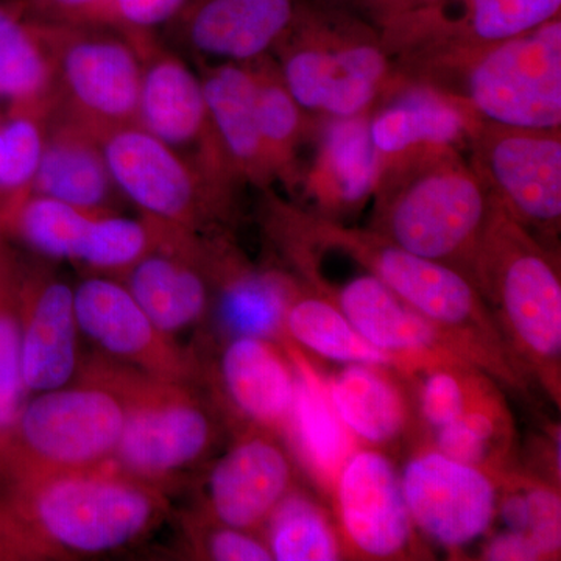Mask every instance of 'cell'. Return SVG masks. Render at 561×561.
<instances>
[{"mask_svg":"<svg viewBox=\"0 0 561 561\" xmlns=\"http://www.w3.org/2000/svg\"><path fill=\"white\" fill-rule=\"evenodd\" d=\"M265 219L273 239L335 250L356 261L402 301L437 324L461 356L479 370L508 389L529 390V382L513 364L489 306L463 273L416 256L371 228L346 227L343 221L324 219L276 198L267 202Z\"/></svg>","mask_w":561,"mask_h":561,"instance_id":"6da1fadb","label":"cell"},{"mask_svg":"<svg viewBox=\"0 0 561 561\" xmlns=\"http://www.w3.org/2000/svg\"><path fill=\"white\" fill-rule=\"evenodd\" d=\"M471 280L513 364L560 405L561 279L556 254L494 202Z\"/></svg>","mask_w":561,"mask_h":561,"instance_id":"7a4b0ae2","label":"cell"},{"mask_svg":"<svg viewBox=\"0 0 561 561\" xmlns=\"http://www.w3.org/2000/svg\"><path fill=\"white\" fill-rule=\"evenodd\" d=\"M164 493L103 465L21 483L0 496L57 560L119 551L142 540L165 518Z\"/></svg>","mask_w":561,"mask_h":561,"instance_id":"3957f363","label":"cell"},{"mask_svg":"<svg viewBox=\"0 0 561 561\" xmlns=\"http://www.w3.org/2000/svg\"><path fill=\"white\" fill-rule=\"evenodd\" d=\"M375 197L373 231L471 279L494 201L457 150L421 154L383 169Z\"/></svg>","mask_w":561,"mask_h":561,"instance_id":"277c9868","label":"cell"},{"mask_svg":"<svg viewBox=\"0 0 561 561\" xmlns=\"http://www.w3.org/2000/svg\"><path fill=\"white\" fill-rule=\"evenodd\" d=\"M125 419L124 397L81 362L76 381L22 404L0 448V491L110 465Z\"/></svg>","mask_w":561,"mask_h":561,"instance_id":"5b68a950","label":"cell"},{"mask_svg":"<svg viewBox=\"0 0 561 561\" xmlns=\"http://www.w3.org/2000/svg\"><path fill=\"white\" fill-rule=\"evenodd\" d=\"M83 364L127 402L111 467L165 490V483L197 467L216 448L224 419L197 383L157 378L102 354Z\"/></svg>","mask_w":561,"mask_h":561,"instance_id":"8992f818","label":"cell"},{"mask_svg":"<svg viewBox=\"0 0 561 561\" xmlns=\"http://www.w3.org/2000/svg\"><path fill=\"white\" fill-rule=\"evenodd\" d=\"M463 76L460 98L482 121L513 128L560 130L561 21L515 38L438 58Z\"/></svg>","mask_w":561,"mask_h":561,"instance_id":"52a82bcc","label":"cell"},{"mask_svg":"<svg viewBox=\"0 0 561 561\" xmlns=\"http://www.w3.org/2000/svg\"><path fill=\"white\" fill-rule=\"evenodd\" d=\"M99 139L117 191L147 219L205 236L230 219L232 187L209 179L138 124Z\"/></svg>","mask_w":561,"mask_h":561,"instance_id":"ba28073f","label":"cell"},{"mask_svg":"<svg viewBox=\"0 0 561 561\" xmlns=\"http://www.w3.org/2000/svg\"><path fill=\"white\" fill-rule=\"evenodd\" d=\"M55 108L95 135L136 124L142 54L139 41L99 31H50L43 38Z\"/></svg>","mask_w":561,"mask_h":561,"instance_id":"9c48e42d","label":"cell"},{"mask_svg":"<svg viewBox=\"0 0 561 561\" xmlns=\"http://www.w3.org/2000/svg\"><path fill=\"white\" fill-rule=\"evenodd\" d=\"M468 144L471 168L496 205L540 241L556 239L561 225L560 130L482 121Z\"/></svg>","mask_w":561,"mask_h":561,"instance_id":"30bf717a","label":"cell"},{"mask_svg":"<svg viewBox=\"0 0 561 561\" xmlns=\"http://www.w3.org/2000/svg\"><path fill=\"white\" fill-rule=\"evenodd\" d=\"M22 241L38 256L69 261L95 273L119 276L161 238L157 221L116 213H88L31 194L7 214Z\"/></svg>","mask_w":561,"mask_h":561,"instance_id":"8fae6325","label":"cell"},{"mask_svg":"<svg viewBox=\"0 0 561 561\" xmlns=\"http://www.w3.org/2000/svg\"><path fill=\"white\" fill-rule=\"evenodd\" d=\"M345 559H420L421 546L389 453L359 446L343 465L331 500Z\"/></svg>","mask_w":561,"mask_h":561,"instance_id":"7c38bea8","label":"cell"},{"mask_svg":"<svg viewBox=\"0 0 561 561\" xmlns=\"http://www.w3.org/2000/svg\"><path fill=\"white\" fill-rule=\"evenodd\" d=\"M401 472L402 491L420 537L460 552L490 534L496 522L497 479L421 443Z\"/></svg>","mask_w":561,"mask_h":561,"instance_id":"4fadbf2b","label":"cell"},{"mask_svg":"<svg viewBox=\"0 0 561 561\" xmlns=\"http://www.w3.org/2000/svg\"><path fill=\"white\" fill-rule=\"evenodd\" d=\"M73 290L80 334L94 343L102 356L157 378L202 381L203 364L197 354L161 331L116 276L94 273Z\"/></svg>","mask_w":561,"mask_h":561,"instance_id":"5bb4252c","label":"cell"},{"mask_svg":"<svg viewBox=\"0 0 561 561\" xmlns=\"http://www.w3.org/2000/svg\"><path fill=\"white\" fill-rule=\"evenodd\" d=\"M138 41L142 77L136 124L209 179L232 187L238 180L214 135L201 76L176 51Z\"/></svg>","mask_w":561,"mask_h":561,"instance_id":"9a60e30c","label":"cell"},{"mask_svg":"<svg viewBox=\"0 0 561 561\" xmlns=\"http://www.w3.org/2000/svg\"><path fill=\"white\" fill-rule=\"evenodd\" d=\"M300 280L330 298L371 345L393 357L404 379L438 364H470L437 324L371 273H362L339 286L316 275Z\"/></svg>","mask_w":561,"mask_h":561,"instance_id":"2e32d148","label":"cell"},{"mask_svg":"<svg viewBox=\"0 0 561 561\" xmlns=\"http://www.w3.org/2000/svg\"><path fill=\"white\" fill-rule=\"evenodd\" d=\"M203 379L236 432L264 431L283 440L295 394V371L283 346L257 337L224 339L214 360L203 365Z\"/></svg>","mask_w":561,"mask_h":561,"instance_id":"e0dca14e","label":"cell"},{"mask_svg":"<svg viewBox=\"0 0 561 561\" xmlns=\"http://www.w3.org/2000/svg\"><path fill=\"white\" fill-rule=\"evenodd\" d=\"M561 0H437L383 20L394 43L438 58L515 38L560 18Z\"/></svg>","mask_w":561,"mask_h":561,"instance_id":"ac0fdd59","label":"cell"},{"mask_svg":"<svg viewBox=\"0 0 561 561\" xmlns=\"http://www.w3.org/2000/svg\"><path fill=\"white\" fill-rule=\"evenodd\" d=\"M297 471L278 435L236 432L228 451L210 467L202 512L236 529L261 534L276 505L297 486Z\"/></svg>","mask_w":561,"mask_h":561,"instance_id":"d6986e66","label":"cell"},{"mask_svg":"<svg viewBox=\"0 0 561 561\" xmlns=\"http://www.w3.org/2000/svg\"><path fill=\"white\" fill-rule=\"evenodd\" d=\"M116 278L153 323L176 339L210 312L208 236L168 227L160 243Z\"/></svg>","mask_w":561,"mask_h":561,"instance_id":"ffe728a7","label":"cell"},{"mask_svg":"<svg viewBox=\"0 0 561 561\" xmlns=\"http://www.w3.org/2000/svg\"><path fill=\"white\" fill-rule=\"evenodd\" d=\"M80 335L73 286L49 265L22 267L21 370L27 397L79 378Z\"/></svg>","mask_w":561,"mask_h":561,"instance_id":"44dd1931","label":"cell"},{"mask_svg":"<svg viewBox=\"0 0 561 561\" xmlns=\"http://www.w3.org/2000/svg\"><path fill=\"white\" fill-rule=\"evenodd\" d=\"M397 91L393 101L368 116V131L383 169L421 154L457 150L470 142L482 122L463 98L432 83Z\"/></svg>","mask_w":561,"mask_h":561,"instance_id":"7402d4cb","label":"cell"},{"mask_svg":"<svg viewBox=\"0 0 561 561\" xmlns=\"http://www.w3.org/2000/svg\"><path fill=\"white\" fill-rule=\"evenodd\" d=\"M209 271L219 341L230 337L265 339L283 345L284 319L298 280L273 268H254L230 242L209 236Z\"/></svg>","mask_w":561,"mask_h":561,"instance_id":"603a6c76","label":"cell"},{"mask_svg":"<svg viewBox=\"0 0 561 561\" xmlns=\"http://www.w3.org/2000/svg\"><path fill=\"white\" fill-rule=\"evenodd\" d=\"M295 371V394L283 442L297 470L331 500L335 479L359 443L332 405L324 373L294 343H283Z\"/></svg>","mask_w":561,"mask_h":561,"instance_id":"cb8c5ba5","label":"cell"},{"mask_svg":"<svg viewBox=\"0 0 561 561\" xmlns=\"http://www.w3.org/2000/svg\"><path fill=\"white\" fill-rule=\"evenodd\" d=\"M335 412L365 448L393 451L420 445L411 390L400 373L373 364H342L324 375Z\"/></svg>","mask_w":561,"mask_h":561,"instance_id":"d4e9b609","label":"cell"},{"mask_svg":"<svg viewBox=\"0 0 561 561\" xmlns=\"http://www.w3.org/2000/svg\"><path fill=\"white\" fill-rule=\"evenodd\" d=\"M381 154L373 146L368 114L348 119L327 117L316 160L302 181L311 213L343 221L364 208L379 190Z\"/></svg>","mask_w":561,"mask_h":561,"instance_id":"484cf974","label":"cell"},{"mask_svg":"<svg viewBox=\"0 0 561 561\" xmlns=\"http://www.w3.org/2000/svg\"><path fill=\"white\" fill-rule=\"evenodd\" d=\"M300 16L297 0H202L184 38L201 57L249 65L279 47Z\"/></svg>","mask_w":561,"mask_h":561,"instance_id":"4316f807","label":"cell"},{"mask_svg":"<svg viewBox=\"0 0 561 561\" xmlns=\"http://www.w3.org/2000/svg\"><path fill=\"white\" fill-rule=\"evenodd\" d=\"M32 194L88 213H116L121 194L111 176L101 139L83 124L51 108Z\"/></svg>","mask_w":561,"mask_h":561,"instance_id":"83f0119b","label":"cell"},{"mask_svg":"<svg viewBox=\"0 0 561 561\" xmlns=\"http://www.w3.org/2000/svg\"><path fill=\"white\" fill-rule=\"evenodd\" d=\"M210 125L238 181L267 186L273 179L256 116L253 70L241 62H221L201 76Z\"/></svg>","mask_w":561,"mask_h":561,"instance_id":"f1b7e54d","label":"cell"},{"mask_svg":"<svg viewBox=\"0 0 561 561\" xmlns=\"http://www.w3.org/2000/svg\"><path fill=\"white\" fill-rule=\"evenodd\" d=\"M284 334L286 342L320 359L341 365H383L397 370L393 357L371 345L330 298L302 280L287 306Z\"/></svg>","mask_w":561,"mask_h":561,"instance_id":"f546056e","label":"cell"},{"mask_svg":"<svg viewBox=\"0 0 561 561\" xmlns=\"http://www.w3.org/2000/svg\"><path fill=\"white\" fill-rule=\"evenodd\" d=\"M426 445L496 479L518 467L515 421L501 389L435 431Z\"/></svg>","mask_w":561,"mask_h":561,"instance_id":"4dcf8cb0","label":"cell"},{"mask_svg":"<svg viewBox=\"0 0 561 561\" xmlns=\"http://www.w3.org/2000/svg\"><path fill=\"white\" fill-rule=\"evenodd\" d=\"M272 560L345 559L337 523L316 496L294 486L276 505L261 530Z\"/></svg>","mask_w":561,"mask_h":561,"instance_id":"1f68e13d","label":"cell"},{"mask_svg":"<svg viewBox=\"0 0 561 561\" xmlns=\"http://www.w3.org/2000/svg\"><path fill=\"white\" fill-rule=\"evenodd\" d=\"M250 66L256 83L257 127L273 179L294 186L298 180V147L309 130L306 111L291 98L278 65L271 58Z\"/></svg>","mask_w":561,"mask_h":561,"instance_id":"d6a6232c","label":"cell"},{"mask_svg":"<svg viewBox=\"0 0 561 561\" xmlns=\"http://www.w3.org/2000/svg\"><path fill=\"white\" fill-rule=\"evenodd\" d=\"M405 382L415 408L420 445L500 389V383L470 364L434 365L413 373Z\"/></svg>","mask_w":561,"mask_h":561,"instance_id":"836d02e7","label":"cell"},{"mask_svg":"<svg viewBox=\"0 0 561 561\" xmlns=\"http://www.w3.org/2000/svg\"><path fill=\"white\" fill-rule=\"evenodd\" d=\"M0 98L20 108L55 106L54 73L43 39L0 10Z\"/></svg>","mask_w":561,"mask_h":561,"instance_id":"e575fe53","label":"cell"},{"mask_svg":"<svg viewBox=\"0 0 561 561\" xmlns=\"http://www.w3.org/2000/svg\"><path fill=\"white\" fill-rule=\"evenodd\" d=\"M21 273L0 247V448L27 400L21 370Z\"/></svg>","mask_w":561,"mask_h":561,"instance_id":"d590c367","label":"cell"},{"mask_svg":"<svg viewBox=\"0 0 561 561\" xmlns=\"http://www.w3.org/2000/svg\"><path fill=\"white\" fill-rule=\"evenodd\" d=\"M300 39L287 43L278 65L291 98L309 113H320L335 79L342 76L332 43L308 24Z\"/></svg>","mask_w":561,"mask_h":561,"instance_id":"8d00e7d4","label":"cell"},{"mask_svg":"<svg viewBox=\"0 0 561 561\" xmlns=\"http://www.w3.org/2000/svg\"><path fill=\"white\" fill-rule=\"evenodd\" d=\"M51 110L20 108L0 136V192L13 197L11 209L32 194ZM9 210V213H10ZM7 213V214H9Z\"/></svg>","mask_w":561,"mask_h":561,"instance_id":"74e56055","label":"cell"},{"mask_svg":"<svg viewBox=\"0 0 561 561\" xmlns=\"http://www.w3.org/2000/svg\"><path fill=\"white\" fill-rule=\"evenodd\" d=\"M187 541L198 559L213 561H272L261 534L216 522L205 512L187 519Z\"/></svg>","mask_w":561,"mask_h":561,"instance_id":"f35d334b","label":"cell"},{"mask_svg":"<svg viewBox=\"0 0 561 561\" xmlns=\"http://www.w3.org/2000/svg\"><path fill=\"white\" fill-rule=\"evenodd\" d=\"M519 472H522L524 494L529 507L527 537L540 552L541 561L559 560L561 553L560 486L534 478L522 468Z\"/></svg>","mask_w":561,"mask_h":561,"instance_id":"ab89813d","label":"cell"},{"mask_svg":"<svg viewBox=\"0 0 561 561\" xmlns=\"http://www.w3.org/2000/svg\"><path fill=\"white\" fill-rule=\"evenodd\" d=\"M55 560L54 553L35 537L0 496V561Z\"/></svg>","mask_w":561,"mask_h":561,"instance_id":"60d3db41","label":"cell"},{"mask_svg":"<svg viewBox=\"0 0 561 561\" xmlns=\"http://www.w3.org/2000/svg\"><path fill=\"white\" fill-rule=\"evenodd\" d=\"M184 0H116L122 20L135 31H153L158 25L172 20Z\"/></svg>","mask_w":561,"mask_h":561,"instance_id":"b9f144b4","label":"cell"},{"mask_svg":"<svg viewBox=\"0 0 561 561\" xmlns=\"http://www.w3.org/2000/svg\"><path fill=\"white\" fill-rule=\"evenodd\" d=\"M486 561H541L540 552L527 535L504 530L489 537L481 549Z\"/></svg>","mask_w":561,"mask_h":561,"instance_id":"7bdbcfd3","label":"cell"},{"mask_svg":"<svg viewBox=\"0 0 561 561\" xmlns=\"http://www.w3.org/2000/svg\"><path fill=\"white\" fill-rule=\"evenodd\" d=\"M437 2V0H368V5L381 16V20L394 16V14L404 13V11L419 9L427 3Z\"/></svg>","mask_w":561,"mask_h":561,"instance_id":"ee69618b","label":"cell"},{"mask_svg":"<svg viewBox=\"0 0 561 561\" xmlns=\"http://www.w3.org/2000/svg\"><path fill=\"white\" fill-rule=\"evenodd\" d=\"M55 3L62 7H84L98 2V0H54Z\"/></svg>","mask_w":561,"mask_h":561,"instance_id":"f6af8a7d","label":"cell"},{"mask_svg":"<svg viewBox=\"0 0 561 561\" xmlns=\"http://www.w3.org/2000/svg\"><path fill=\"white\" fill-rule=\"evenodd\" d=\"M0 136H2V127H0Z\"/></svg>","mask_w":561,"mask_h":561,"instance_id":"bcb514c9","label":"cell"}]
</instances>
